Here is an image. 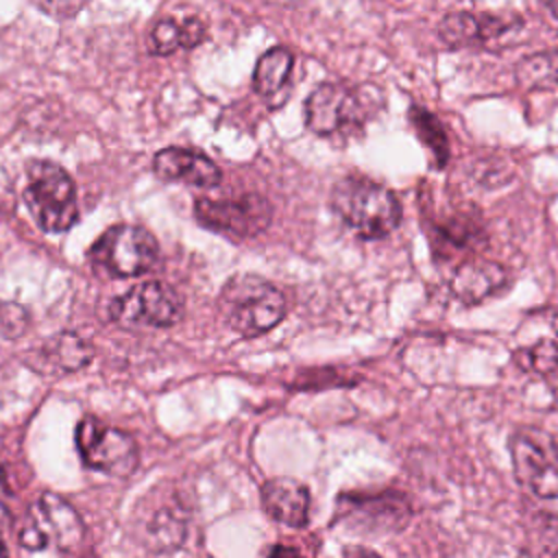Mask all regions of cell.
<instances>
[{"instance_id":"obj_20","label":"cell","mask_w":558,"mask_h":558,"mask_svg":"<svg viewBox=\"0 0 558 558\" xmlns=\"http://www.w3.org/2000/svg\"><path fill=\"white\" fill-rule=\"evenodd\" d=\"M514 81L523 89H558V50H541L514 65Z\"/></svg>"},{"instance_id":"obj_30","label":"cell","mask_w":558,"mask_h":558,"mask_svg":"<svg viewBox=\"0 0 558 558\" xmlns=\"http://www.w3.org/2000/svg\"><path fill=\"white\" fill-rule=\"evenodd\" d=\"M547 9L558 17V2H551V4H547Z\"/></svg>"},{"instance_id":"obj_6","label":"cell","mask_w":558,"mask_h":558,"mask_svg":"<svg viewBox=\"0 0 558 558\" xmlns=\"http://www.w3.org/2000/svg\"><path fill=\"white\" fill-rule=\"evenodd\" d=\"M510 460L517 482L538 499H558V445L536 427L510 436Z\"/></svg>"},{"instance_id":"obj_17","label":"cell","mask_w":558,"mask_h":558,"mask_svg":"<svg viewBox=\"0 0 558 558\" xmlns=\"http://www.w3.org/2000/svg\"><path fill=\"white\" fill-rule=\"evenodd\" d=\"M429 235L434 246L442 244L453 251H475L486 242L482 222L471 211H458L442 220H434L429 225Z\"/></svg>"},{"instance_id":"obj_26","label":"cell","mask_w":558,"mask_h":558,"mask_svg":"<svg viewBox=\"0 0 558 558\" xmlns=\"http://www.w3.org/2000/svg\"><path fill=\"white\" fill-rule=\"evenodd\" d=\"M17 538H20V545H24L26 549H33V551L44 549V547L48 545V536H46V534L41 532V527L33 521L31 514L24 519Z\"/></svg>"},{"instance_id":"obj_13","label":"cell","mask_w":558,"mask_h":558,"mask_svg":"<svg viewBox=\"0 0 558 558\" xmlns=\"http://www.w3.org/2000/svg\"><path fill=\"white\" fill-rule=\"evenodd\" d=\"M28 514L41 527L48 541H54V545L63 551H74L85 538V527L78 512L72 504L54 493H44Z\"/></svg>"},{"instance_id":"obj_23","label":"cell","mask_w":558,"mask_h":558,"mask_svg":"<svg viewBox=\"0 0 558 558\" xmlns=\"http://www.w3.org/2000/svg\"><path fill=\"white\" fill-rule=\"evenodd\" d=\"M512 360L525 373L549 375L558 368V342L551 338H541L530 347L517 349Z\"/></svg>"},{"instance_id":"obj_7","label":"cell","mask_w":558,"mask_h":558,"mask_svg":"<svg viewBox=\"0 0 558 558\" xmlns=\"http://www.w3.org/2000/svg\"><path fill=\"white\" fill-rule=\"evenodd\" d=\"M76 447L87 466L113 477H129L140 464V451L133 436L96 416L81 418L76 427Z\"/></svg>"},{"instance_id":"obj_25","label":"cell","mask_w":558,"mask_h":558,"mask_svg":"<svg viewBox=\"0 0 558 558\" xmlns=\"http://www.w3.org/2000/svg\"><path fill=\"white\" fill-rule=\"evenodd\" d=\"M333 368H316V371H303L299 373V377L294 379L292 388H327V386H355L353 381H344V379H329V375H333Z\"/></svg>"},{"instance_id":"obj_22","label":"cell","mask_w":558,"mask_h":558,"mask_svg":"<svg viewBox=\"0 0 558 558\" xmlns=\"http://www.w3.org/2000/svg\"><path fill=\"white\" fill-rule=\"evenodd\" d=\"M408 116H410V122H412L416 135L434 155L436 166L442 168L449 161V140H447L445 126L440 124V120L434 113H429L427 109H423L418 105L410 107Z\"/></svg>"},{"instance_id":"obj_31","label":"cell","mask_w":558,"mask_h":558,"mask_svg":"<svg viewBox=\"0 0 558 558\" xmlns=\"http://www.w3.org/2000/svg\"><path fill=\"white\" fill-rule=\"evenodd\" d=\"M551 327H554V331H556V336H558V314L551 316Z\"/></svg>"},{"instance_id":"obj_14","label":"cell","mask_w":558,"mask_h":558,"mask_svg":"<svg viewBox=\"0 0 558 558\" xmlns=\"http://www.w3.org/2000/svg\"><path fill=\"white\" fill-rule=\"evenodd\" d=\"M262 508L272 521L301 530L310 521V490L294 477H272L262 486Z\"/></svg>"},{"instance_id":"obj_2","label":"cell","mask_w":558,"mask_h":558,"mask_svg":"<svg viewBox=\"0 0 558 558\" xmlns=\"http://www.w3.org/2000/svg\"><path fill=\"white\" fill-rule=\"evenodd\" d=\"M286 294L257 275L231 277L218 296L222 320L244 338L275 329L286 316Z\"/></svg>"},{"instance_id":"obj_3","label":"cell","mask_w":558,"mask_h":558,"mask_svg":"<svg viewBox=\"0 0 558 558\" xmlns=\"http://www.w3.org/2000/svg\"><path fill=\"white\" fill-rule=\"evenodd\" d=\"M24 201L44 231H65L78 218L74 181L59 163L46 159L28 163Z\"/></svg>"},{"instance_id":"obj_28","label":"cell","mask_w":558,"mask_h":558,"mask_svg":"<svg viewBox=\"0 0 558 558\" xmlns=\"http://www.w3.org/2000/svg\"><path fill=\"white\" fill-rule=\"evenodd\" d=\"M342 558H381L379 554L366 549V547H347Z\"/></svg>"},{"instance_id":"obj_29","label":"cell","mask_w":558,"mask_h":558,"mask_svg":"<svg viewBox=\"0 0 558 558\" xmlns=\"http://www.w3.org/2000/svg\"><path fill=\"white\" fill-rule=\"evenodd\" d=\"M81 7H83V4H76V7H65V15H72V13H76ZM39 9L54 13V11H59V9H61V4H50V7H46V4H39Z\"/></svg>"},{"instance_id":"obj_11","label":"cell","mask_w":558,"mask_h":558,"mask_svg":"<svg viewBox=\"0 0 558 558\" xmlns=\"http://www.w3.org/2000/svg\"><path fill=\"white\" fill-rule=\"evenodd\" d=\"M135 532L148 551H174L187 536V512L177 499L144 501L135 517Z\"/></svg>"},{"instance_id":"obj_33","label":"cell","mask_w":558,"mask_h":558,"mask_svg":"<svg viewBox=\"0 0 558 558\" xmlns=\"http://www.w3.org/2000/svg\"><path fill=\"white\" fill-rule=\"evenodd\" d=\"M519 558H534V556H530V554H527V551H523V554H521V556H519Z\"/></svg>"},{"instance_id":"obj_16","label":"cell","mask_w":558,"mask_h":558,"mask_svg":"<svg viewBox=\"0 0 558 558\" xmlns=\"http://www.w3.org/2000/svg\"><path fill=\"white\" fill-rule=\"evenodd\" d=\"M508 270L490 259H464L453 277L451 290L464 305H477L508 286Z\"/></svg>"},{"instance_id":"obj_19","label":"cell","mask_w":558,"mask_h":558,"mask_svg":"<svg viewBox=\"0 0 558 558\" xmlns=\"http://www.w3.org/2000/svg\"><path fill=\"white\" fill-rule=\"evenodd\" d=\"M294 54L286 46H275L266 50L255 65L253 72V89L264 98H275L283 87L292 72Z\"/></svg>"},{"instance_id":"obj_8","label":"cell","mask_w":558,"mask_h":558,"mask_svg":"<svg viewBox=\"0 0 558 558\" xmlns=\"http://www.w3.org/2000/svg\"><path fill=\"white\" fill-rule=\"evenodd\" d=\"M109 318L124 327H170L183 314V301L163 281H144L118 294L109 307Z\"/></svg>"},{"instance_id":"obj_32","label":"cell","mask_w":558,"mask_h":558,"mask_svg":"<svg viewBox=\"0 0 558 558\" xmlns=\"http://www.w3.org/2000/svg\"><path fill=\"white\" fill-rule=\"evenodd\" d=\"M0 558H9V551H7V547H4L2 541H0Z\"/></svg>"},{"instance_id":"obj_12","label":"cell","mask_w":558,"mask_h":558,"mask_svg":"<svg viewBox=\"0 0 558 558\" xmlns=\"http://www.w3.org/2000/svg\"><path fill=\"white\" fill-rule=\"evenodd\" d=\"M523 20L517 13H469L456 11L440 20L438 35L449 48L482 44L521 26Z\"/></svg>"},{"instance_id":"obj_1","label":"cell","mask_w":558,"mask_h":558,"mask_svg":"<svg viewBox=\"0 0 558 558\" xmlns=\"http://www.w3.org/2000/svg\"><path fill=\"white\" fill-rule=\"evenodd\" d=\"M331 207L364 240L386 238L399 227L403 216L399 196L362 174H349L333 185Z\"/></svg>"},{"instance_id":"obj_10","label":"cell","mask_w":558,"mask_h":558,"mask_svg":"<svg viewBox=\"0 0 558 558\" xmlns=\"http://www.w3.org/2000/svg\"><path fill=\"white\" fill-rule=\"evenodd\" d=\"M305 124L320 137L347 135L364 124V105L357 92L340 83L318 85L303 107Z\"/></svg>"},{"instance_id":"obj_15","label":"cell","mask_w":558,"mask_h":558,"mask_svg":"<svg viewBox=\"0 0 558 558\" xmlns=\"http://www.w3.org/2000/svg\"><path fill=\"white\" fill-rule=\"evenodd\" d=\"M153 170L168 181H181L196 187H214L220 183V168L203 153L170 146L155 155Z\"/></svg>"},{"instance_id":"obj_27","label":"cell","mask_w":558,"mask_h":558,"mask_svg":"<svg viewBox=\"0 0 558 558\" xmlns=\"http://www.w3.org/2000/svg\"><path fill=\"white\" fill-rule=\"evenodd\" d=\"M268 558H305V554H303L299 547H294V545H283V543H279V545L270 547Z\"/></svg>"},{"instance_id":"obj_21","label":"cell","mask_w":558,"mask_h":558,"mask_svg":"<svg viewBox=\"0 0 558 558\" xmlns=\"http://www.w3.org/2000/svg\"><path fill=\"white\" fill-rule=\"evenodd\" d=\"M41 362L52 371H76L92 360V347L74 333H61L39 351Z\"/></svg>"},{"instance_id":"obj_18","label":"cell","mask_w":558,"mask_h":558,"mask_svg":"<svg viewBox=\"0 0 558 558\" xmlns=\"http://www.w3.org/2000/svg\"><path fill=\"white\" fill-rule=\"evenodd\" d=\"M205 24L198 17L159 20L148 33V50L153 54H170L181 48H194L205 39Z\"/></svg>"},{"instance_id":"obj_5","label":"cell","mask_w":558,"mask_h":558,"mask_svg":"<svg viewBox=\"0 0 558 558\" xmlns=\"http://www.w3.org/2000/svg\"><path fill=\"white\" fill-rule=\"evenodd\" d=\"M159 257L155 235L135 225L109 227L89 248V262L107 277H140Z\"/></svg>"},{"instance_id":"obj_4","label":"cell","mask_w":558,"mask_h":558,"mask_svg":"<svg viewBox=\"0 0 558 558\" xmlns=\"http://www.w3.org/2000/svg\"><path fill=\"white\" fill-rule=\"evenodd\" d=\"M410 517V499L399 490H351L338 495L333 523H340L351 532L373 536L401 530Z\"/></svg>"},{"instance_id":"obj_24","label":"cell","mask_w":558,"mask_h":558,"mask_svg":"<svg viewBox=\"0 0 558 558\" xmlns=\"http://www.w3.org/2000/svg\"><path fill=\"white\" fill-rule=\"evenodd\" d=\"M31 325L28 312L11 301H0V338L11 340L22 336Z\"/></svg>"},{"instance_id":"obj_9","label":"cell","mask_w":558,"mask_h":558,"mask_svg":"<svg viewBox=\"0 0 558 558\" xmlns=\"http://www.w3.org/2000/svg\"><path fill=\"white\" fill-rule=\"evenodd\" d=\"M196 220L211 231L229 238H255L272 218L270 203L262 194H242L235 198H198L194 205Z\"/></svg>"}]
</instances>
